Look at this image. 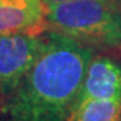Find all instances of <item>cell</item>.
Returning <instances> with one entry per match:
<instances>
[{
	"instance_id": "6da1fadb",
	"label": "cell",
	"mask_w": 121,
	"mask_h": 121,
	"mask_svg": "<svg viewBox=\"0 0 121 121\" xmlns=\"http://www.w3.org/2000/svg\"><path fill=\"white\" fill-rule=\"evenodd\" d=\"M94 48L48 31L45 49L3 109L11 121H67Z\"/></svg>"
},
{
	"instance_id": "7a4b0ae2",
	"label": "cell",
	"mask_w": 121,
	"mask_h": 121,
	"mask_svg": "<svg viewBox=\"0 0 121 121\" xmlns=\"http://www.w3.org/2000/svg\"><path fill=\"white\" fill-rule=\"evenodd\" d=\"M47 31L96 49L121 54V0H68L48 4Z\"/></svg>"
},
{
	"instance_id": "3957f363",
	"label": "cell",
	"mask_w": 121,
	"mask_h": 121,
	"mask_svg": "<svg viewBox=\"0 0 121 121\" xmlns=\"http://www.w3.org/2000/svg\"><path fill=\"white\" fill-rule=\"evenodd\" d=\"M46 43L47 36L42 35L0 34V99L3 104L13 95Z\"/></svg>"
},
{
	"instance_id": "277c9868",
	"label": "cell",
	"mask_w": 121,
	"mask_h": 121,
	"mask_svg": "<svg viewBox=\"0 0 121 121\" xmlns=\"http://www.w3.org/2000/svg\"><path fill=\"white\" fill-rule=\"evenodd\" d=\"M84 99L121 100V62L108 54H94L86 67L75 101ZM74 101V103H75Z\"/></svg>"
},
{
	"instance_id": "5b68a950",
	"label": "cell",
	"mask_w": 121,
	"mask_h": 121,
	"mask_svg": "<svg viewBox=\"0 0 121 121\" xmlns=\"http://www.w3.org/2000/svg\"><path fill=\"white\" fill-rule=\"evenodd\" d=\"M47 5L42 0H15L0 4V34L42 35L47 31Z\"/></svg>"
},
{
	"instance_id": "8992f818",
	"label": "cell",
	"mask_w": 121,
	"mask_h": 121,
	"mask_svg": "<svg viewBox=\"0 0 121 121\" xmlns=\"http://www.w3.org/2000/svg\"><path fill=\"white\" fill-rule=\"evenodd\" d=\"M67 121H121V100H78L70 108Z\"/></svg>"
},
{
	"instance_id": "52a82bcc",
	"label": "cell",
	"mask_w": 121,
	"mask_h": 121,
	"mask_svg": "<svg viewBox=\"0 0 121 121\" xmlns=\"http://www.w3.org/2000/svg\"><path fill=\"white\" fill-rule=\"evenodd\" d=\"M46 5L48 4H57V3H62V1H68V0H42Z\"/></svg>"
},
{
	"instance_id": "ba28073f",
	"label": "cell",
	"mask_w": 121,
	"mask_h": 121,
	"mask_svg": "<svg viewBox=\"0 0 121 121\" xmlns=\"http://www.w3.org/2000/svg\"><path fill=\"white\" fill-rule=\"evenodd\" d=\"M0 109H3V101H1V99H0Z\"/></svg>"
}]
</instances>
